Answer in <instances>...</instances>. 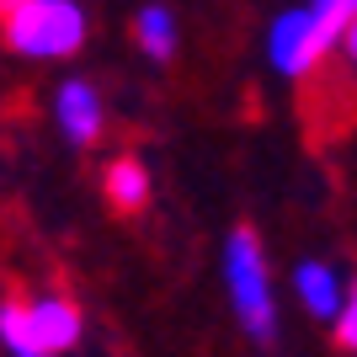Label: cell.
<instances>
[{"instance_id":"cell-1","label":"cell","mask_w":357,"mask_h":357,"mask_svg":"<svg viewBox=\"0 0 357 357\" xmlns=\"http://www.w3.org/2000/svg\"><path fill=\"white\" fill-rule=\"evenodd\" d=\"M0 32L22 59H64L86 43V11L75 0H16L0 11Z\"/></svg>"},{"instance_id":"cell-2","label":"cell","mask_w":357,"mask_h":357,"mask_svg":"<svg viewBox=\"0 0 357 357\" xmlns=\"http://www.w3.org/2000/svg\"><path fill=\"white\" fill-rule=\"evenodd\" d=\"M80 336V314L64 298H38V304H6L0 310V342L16 357H54L64 347H75Z\"/></svg>"},{"instance_id":"cell-3","label":"cell","mask_w":357,"mask_h":357,"mask_svg":"<svg viewBox=\"0 0 357 357\" xmlns=\"http://www.w3.org/2000/svg\"><path fill=\"white\" fill-rule=\"evenodd\" d=\"M224 272H229V294H235L240 326L251 331L256 342H272V336H278V310H272L267 261H261V245H256L251 229H235V235H229V251H224Z\"/></svg>"},{"instance_id":"cell-4","label":"cell","mask_w":357,"mask_h":357,"mask_svg":"<svg viewBox=\"0 0 357 357\" xmlns=\"http://www.w3.org/2000/svg\"><path fill=\"white\" fill-rule=\"evenodd\" d=\"M352 27V22H342V16H326V11H283L278 22H272V64L283 75H314L320 70V59L331 54V43H342V32Z\"/></svg>"},{"instance_id":"cell-5","label":"cell","mask_w":357,"mask_h":357,"mask_svg":"<svg viewBox=\"0 0 357 357\" xmlns=\"http://www.w3.org/2000/svg\"><path fill=\"white\" fill-rule=\"evenodd\" d=\"M59 123H64V134H70L75 144H91V139L102 134V96H96V86L70 80V86L59 91Z\"/></svg>"},{"instance_id":"cell-6","label":"cell","mask_w":357,"mask_h":357,"mask_svg":"<svg viewBox=\"0 0 357 357\" xmlns=\"http://www.w3.org/2000/svg\"><path fill=\"white\" fill-rule=\"evenodd\" d=\"M107 203L118 213H139L149 203V171L134 155H118V160L107 165Z\"/></svg>"},{"instance_id":"cell-7","label":"cell","mask_w":357,"mask_h":357,"mask_svg":"<svg viewBox=\"0 0 357 357\" xmlns=\"http://www.w3.org/2000/svg\"><path fill=\"white\" fill-rule=\"evenodd\" d=\"M298 294H304L310 314H320V320H331L336 304H342V283H336V272H326L320 261H304V267H298Z\"/></svg>"},{"instance_id":"cell-8","label":"cell","mask_w":357,"mask_h":357,"mask_svg":"<svg viewBox=\"0 0 357 357\" xmlns=\"http://www.w3.org/2000/svg\"><path fill=\"white\" fill-rule=\"evenodd\" d=\"M134 32H139V48H144L149 59H171V48H176V16L165 11V6H144Z\"/></svg>"},{"instance_id":"cell-9","label":"cell","mask_w":357,"mask_h":357,"mask_svg":"<svg viewBox=\"0 0 357 357\" xmlns=\"http://www.w3.org/2000/svg\"><path fill=\"white\" fill-rule=\"evenodd\" d=\"M336 342H342L347 352H352V347H357V310H352V304H347V298H342V304H336Z\"/></svg>"},{"instance_id":"cell-10","label":"cell","mask_w":357,"mask_h":357,"mask_svg":"<svg viewBox=\"0 0 357 357\" xmlns=\"http://www.w3.org/2000/svg\"><path fill=\"white\" fill-rule=\"evenodd\" d=\"M314 11H326V16H342V22H352V16H357V0H314Z\"/></svg>"},{"instance_id":"cell-11","label":"cell","mask_w":357,"mask_h":357,"mask_svg":"<svg viewBox=\"0 0 357 357\" xmlns=\"http://www.w3.org/2000/svg\"><path fill=\"white\" fill-rule=\"evenodd\" d=\"M6 6H16V0H0V11H6Z\"/></svg>"}]
</instances>
